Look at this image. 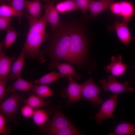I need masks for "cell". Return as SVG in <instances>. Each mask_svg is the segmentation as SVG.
Here are the masks:
<instances>
[{
    "instance_id": "14",
    "label": "cell",
    "mask_w": 135,
    "mask_h": 135,
    "mask_svg": "<svg viewBox=\"0 0 135 135\" xmlns=\"http://www.w3.org/2000/svg\"><path fill=\"white\" fill-rule=\"evenodd\" d=\"M48 67L51 69L53 68H56L59 72L64 77H72L74 79L79 80L81 78L80 75L77 74L73 66L69 64L59 62L56 61H52L49 64Z\"/></svg>"
},
{
    "instance_id": "23",
    "label": "cell",
    "mask_w": 135,
    "mask_h": 135,
    "mask_svg": "<svg viewBox=\"0 0 135 135\" xmlns=\"http://www.w3.org/2000/svg\"><path fill=\"white\" fill-rule=\"evenodd\" d=\"M30 91L32 94L43 98L52 96L54 95L52 90L47 84L34 85Z\"/></svg>"
},
{
    "instance_id": "3",
    "label": "cell",
    "mask_w": 135,
    "mask_h": 135,
    "mask_svg": "<svg viewBox=\"0 0 135 135\" xmlns=\"http://www.w3.org/2000/svg\"><path fill=\"white\" fill-rule=\"evenodd\" d=\"M70 36L67 61L78 64L83 61L87 47L86 37L77 25H68Z\"/></svg>"
},
{
    "instance_id": "35",
    "label": "cell",
    "mask_w": 135,
    "mask_h": 135,
    "mask_svg": "<svg viewBox=\"0 0 135 135\" xmlns=\"http://www.w3.org/2000/svg\"><path fill=\"white\" fill-rule=\"evenodd\" d=\"M110 10L114 15L121 16V11L119 2H114L111 5Z\"/></svg>"
},
{
    "instance_id": "39",
    "label": "cell",
    "mask_w": 135,
    "mask_h": 135,
    "mask_svg": "<svg viewBox=\"0 0 135 135\" xmlns=\"http://www.w3.org/2000/svg\"><path fill=\"white\" fill-rule=\"evenodd\" d=\"M57 0L58 1H61L62 0Z\"/></svg>"
},
{
    "instance_id": "28",
    "label": "cell",
    "mask_w": 135,
    "mask_h": 135,
    "mask_svg": "<svg viewBox=\"0 0 135 135\" xmlns=\"http://www.w3.org/2000/svg\"><path fill=\"white\" fill-rule=\"evenodd\" d=\"M18 36V33L13 27L10 26L7 29L6 35L4 41L6 50L13 44Z\"/></svg>"
},
{
    "instance_id": "11",
    "label": "cell",
    "mask_w": 135,
    "mask_h": 135,
    "mask_svg": "<svg viewBox=\"0 0 135 135\" xmlns=\"http://www.w3.org/2000/svg\"><path fill=\"white\" fill-rule=\"evenodd\" d=\"M56 0H52L44 5L45 12L44 16L47 23L50 24L52 31L56 30L60 25L58 12L54 5Z\"/></svg>"
},
{
    "instance_id": "24",
    "label": "cell",
    "mask_w": 135,
    "mask_h": 135,
    "mask_svg": "<svg viewBox=\"0 0 135 135\" xmlns=\"http://www.w3.org/2000/svg\"><path fill=\"white\" fill-rule=\"evenodd\" d=\"M55 7L58 13L62 14L79 9L74 0H66L57 4Z\"/></svg>"
},
{
    "instance_id": "16",
    "label": "cell",
    "mask_w": 135,
    "mask_h": 135,
    "mask_svg": "<svg viewBox=\"0 0 135 135\" xmlns=\"http://www.w3.org/2000/svg\"><path fill=\"white\" fill-rule=\"evenodd\" d=\"M26 54V52L22 48L19 56L12 66L11 72L8 76L10 80H14L20 77Z\"/></svg>"
},
{
    "instance_id": "37",
    "label": "cell",
    "mask_w": 135,
    "mask_h": 135,
    "mask_svg": "<svg viewBox=\"0 0 135 135\" xmlns=\"http://www.w3.org/2000/svg\"><path fill=\"white\" fill-rule=\"evenodd\" d=\"M46 3H47L50 1V0H43Z\"/></svg>"
},
{
    "instance_id": "31",
    "label": "cell",
    "mask_w": 135,
    "mask_h": 135,
    "mask_svg": "<svg viewBox=\"0 0 135 135\" xmlns=\"http://www.w3.org/2000/svg\"><path fill=\"white\" fill-rule=\"evenodd\" d=\"M94 0H74L78 8L85 14L91 2Z\"/></svg>"
},
{
    "instance_id": "34",
    "label": "cell",
    "mask_w": 135,
    "mask_h": 135,
    "mask_svg": "<svg viewBox=\"0 0 135 135\" xmlns=\"http://www.w3.org/2000/svg\"><path fill=\"white\" fill-rule=\"evenodd\" d=\"M12 20L11 18H6L0 16V31L6 29L11 24Z\"/></svg>"
},
{
    "instance_id": "1",
    "label": "cell",
    "mask_w": 135,
    "mask_h": 135,
    "mask_svg": "<svg viewBox=\"0 0 135 135\" xmlns=\"http://www.w3.org/2000/svg\"><path fill=\"white\" fill-rule=\"evenodd\" d=\"M28 20L30 28L22 48L26 52L28 58L37 60L40 63H43L46 61L44 54L40 48L42 43L49 37L46 32V20L44 16L39 19Z\"/></svg>"
},
{
    "instance_id": "8",
    "label": "cell",
    "mask_w": 135,
    "mask_h": 135,
    "mask_svg": "<svg viewBox=\"0 0 135 135\" xmlns=\"http://www.w3.org/2000/svg\"><path fill=\"white\" fill-rule=\"evenodd\" d=\"M72 124L62 113L59 108L56 110L52 120L43 130L46 132L52 130L61 129L67 127Z\"/></svg>"
},
{
    "instance_id": "2",
    "label": "cell",
    "mask_w": 135,
    "mask_h": 135,
    "mask_svg": "<svg viewBox=\"0 0 135 135\" xmlns=\"http://www.w3.org/2000/svg\"><path fill=\"white\" fill-rule=\"evenodd\" d=\"M52 31L50 43L43 52L48 54L52 60L67 61L70 37L68 25L65 26L60 24L57 29Z\"/></svg>"
},
{
    "instance_id": "19",
    "label": "cell",
    "mask_w": 135,
    "mask_h": 135,
    "mask_svg": "<svg viewBox=\"0 0 135 135\" xmlns=\"http://www.w3.org/2000/svg\"><path fill=\"white\" fill-rule=\"evenodd\" d=\"M120 3L121 16L122 18V22L128 24L131 18L135 14V10L133 4L130 2L122 1Z\"/></svg>"
},
{
    "instance_id": "21",
    "label": "cell",
    "mask_w": 135,
    "mask_h": 135,
    "mask_svg": "<svg viewBox=\"0 0 135 135\" xmlns=\"http://www.w3.org/2000/svg\"><path fill=\"white\" fill-rule=\"evenodd\" d=\"M24 102L26 105L30 106L34 109H36L48 106L50 102L44 98L31 94L24 101Z\"/></svg>"
},
{
    "instance_id": "13",
    "label": "cell",
    "mask_w": 135,
    "mask_h": 135,
    "mask_svg": "<svg viewBox=\"0 0 135 135\" xmlns=\"http://www.w3.org/2000/svg\"><path fill=\"white\" fill-rule=\"evenodd\" d=\"M4 41L0 43V79L7 78L11 69L12 64L16 60L15 57L8 56L6 55L5 52L2 51Z\"/></svg>"
},
{
    "instance_id": "25",
    "label": "cell",
    "mask_w": 135,
    "mask_h": 135,
    "mask_svg": "<svg viewBox=\"0 0 135 135\" xmlns=\"http://www.w3.org/2000/svg\"><path fill=\"white\" fill-rule=\"evenodd\" d=\"M51 135H78L82 134L72 124L66 128L61 129L52 130L46 132Z\"/></svg>"
},
{
    "instance_id": "32",
    "label": "cell",
    "mask_w": 135,
    "mask_h": 135,
    "mask_svg": "<svg viewBox=\"0 0 135 135\" xmlns=\"http://www.w3.org/2000/svg\"><path fill=\"white\" fill-rule=\"evenodd\" d=\"M34 110V109L30 106L26 105L21 109V112L22 116L26 118L32 117Z\"/></svg>"
},
{
    "instance_id": "9",
    "label": "cell",
    "mask_w": 135,
    "mask_h": 135,
    "mask_svg": "<svg viewBox=\"0 0 135 135\" xmlns=\"http://www.w3.org/2000/svg\"><path fill=\"white\" fill-rule=\"evenodd\" d=\"M69 84L65 91L61 92L63 97L67 98L69 104H74L80 100L82 96L80 84L76 82L72 77H69Z\"/></svg>"
},
{
    "instance_id": "15",
    "label": "cell",
    "mask_w": 135,
    "mask_h": 135,
    "mask_svg": "<svg viewBox=\"0 0 135 135\" xmlns=\"http://www.w3.org/2000/svg\"><path fill=\"white\" fill-rule=\"evenodd\" d=\"M26 6L28 12V20H38L42 17L44 5L40 0H26Z\"/></svg>"
},
{
    "instance_id": "22",
    "label": "cell",
    "mask_w": 135,
    "mask_h": 135,
    "mask_svg": "<svg viewBox=\"0 0 135 135\" xmlns=\"http://www.w3.org/2000/svg\"><path fill=\"white\" fill-rule=\"evenodd\" d=\"M62 78H64V76L59 72L53 71L35 80L34 83L37 85L50 84Z\"/></svg>"
},
{
    "instance_id": "27",
    "label": "cell",
    "mask_w": 135,
    "mask_h": 135,
    "mask_svg": "<svg viewBox=\"0 0 135 135\" xmlns=\"http://www.w3.org/2000/svg\"><path fill=\"white\" fill-rule=\"evenodd\" d=\"M10 5L16 13L19 22L20 24L22 11L26 7V0H11Z\"/></svg>"
},
{
    "instance_id": "30",
    "label": "cell",
    "mask_w": 135,
    "mask_h": 135,
    "mask_svg": "<svg viewBox=\"0 0 135 135\" xmlns=\"http://www.w3.org/2000/svg\"><path fill=\"white\" fill-rule=\"evenodd\" d=\"M6 120L4 116L1 113H0V134L7 135L10 132V129L9 126L6 125Z\"/></svg>"
},
{
    "instance_id": "33",
    "label": "cell",
    "mask_w": 135,
    "mask_h": 135,
    "mask_svg": "<svg viewBox=\"0 0 135 135\" xmlns=\"http://www.w3.org/2000/svg\"><path fill=\"white\" fill-rule=\"evenodd\" d=\"M8 80L7 78L0 79V102L3 101L6 97L5 96L6 88Z\"/></svg>"
},
{
    "instance_id": "17",
    "label": "cell",
    "mask_w": 135,
    "mask_h": 135,
    "mask_svg": "<svg viewBox=\"0 0 135 135\" xmlns=\"http://www.w3.org/2000/svg\"><path fill=\"white\" fill-rule=\"evenodd\" d=\"M114 2V0H94L90 3L88 8L90 16L95 18L104 10L109 9Z\"/></svg>"
},
{
    "instance_id": "6",
    "label": "cell",
    "mask_w": 135,
    "mask_h": 135,
    "mask_svg": "<svg viewBox=\"0 0 135 135\" xmlns=\"http://www.w3.org/2000/svg\"><path fill=\"white\" fill-rule=\"evenodd\" d=\"M118 95L117 94H113L111 97L102 103L100 109L94 118L98 125H102L104 120L113 118L114 112L117 104Z\"/></svg>"
},
{
    "instance_id": "10",
    "label": "cell",
    "mask_w": 135,
    "mask_h": 135,
    "mask_svg": "<svg viewBox=\"0 0 135 135\" xmlns=\"http://www.w3.org/2000/svg\"><path fill=\"white\" fill-rule=\"evenodd\" d=\"M107 29L110 32L115 30L119 39L123 44L127 46L132 39L128 25L120 22L118 19L115 22L114 25L108 26Z\"/></svg>"
},
{
    "instance_id": "7",
    "label": "cell",
    "mask_w": 135,
    "mask_h": 135,
    "mask_svg": "<svg viewBox=\"0 0 135 135\" xmlns=\"http://www.w3.org/2000/svg\"><path fill=\"white\" fill-rule=\"evenodd\" d=\"M80 84L82 96L85 99L94 106L102 104V100L98 96L101 90L94 83L92 78Z\"/></svg>"
},
{
    "instance_id": "4",
    "label": "cell",
    "mask_w": 135,
    "mask_h": 135,
    "mask_svg": "<svg viewBox=\"0 0 135 135\" xmlns=\"http://www.w3.org/2000/svg\"><path fill=\"white\" fill-rule=\"evenodd\" d=\"M24 97L23 94H18L16 91L14 92L10 96L0 102V111L5 118L6 123L12 121L15 126H17L16 115L18 112L20 104Z\"/></svg>"
},
{
    "instance_id": "38",
    "label": "cell",
    "mask_w": 135,
    "mask_h": 135,
    "mask_svg": "<svg viewBox=\"0 0 135 135\" xmlns=\"http://www.w3.org/2000/svg\"><path fill=\"white\" fill-rule=\"evenodd\" d=\"M132 67H133V68H135V65L134 66H133Z\"/></svg>"
},
{
    "instance_id": "36",
    "label": "cell",
    "mask_w": 135,
    "mask_h": 135,
    "mask_svg": "<svg viewBox=\"0 0 135 135\" xmlns=\"http://www.w3.org/2000/svg\"><path fill=\"white\" fill-rule=\"evenodd\" d=\"M11 0H0V3L2 4H6L10 5V4Z\"/></svg>"
},
{
    "instance_id": "20",
    "label": "cell",
    "mask_w": 135,
    "mask_h": 135,
    "mask_svg": "<svg viewBox=\"0 0 135 135\" xmlns=\"http://www.w3.org/2000/svg\"><path fill=\"white\" fill-rule=\"evenodd\" d=\"M108 135H135V124H131L124 121L120 122L114 130Z\"/></svg>"
},
{
    "instance_id": "26",
    "label": "cell",
    "mask_w": 135,
    "mask_h": 135,
    "mask_svg": "<svg viewBox=\"0 0 135 135\" xmlns=\"http://www.w3.org/2000/svg\"><path fill=\"white\" fill-rule=\"evenodd\" d=\"M32 117L34 123L38 126H42L48 119V114L43 110L34 111Z\"/></svg>"
},
{
    "instance_id": "12",
    "label": "cell",
    "mask_w": 135,
    "mask_h": 135,
    "mask_svg": "<svg viewBox=\"0 0 135 135\" xmlns=\"http://www.w3.org/2000/svg\"><path fill=\"white\" fill-rule=\"evenodd\" d=\"M122 59L121 55L117 56H112L110 64L106 65L104 69L107 72H110L114 76H119L122 75L126 72L127 67L122 62Z\"/></svg>"
},
{
    "instance_id": "29",
    "label": "cell",
    "mask_w": 135,
    "mask_h": 135,
    "mask_svg": "<svg viewBox=\"0 0 135 135\" xmlns=\"http://www.w3.org/2000/svg\"><path fill=\"white\" fill-rule=\"evenodd\" d=\"M16 16L17 14L13 8L9 5L6 4H2L0 6V16L11 18Z\"/></svg>"
},
{
    "instance_id": "18",
    "label": "cell",
    "mask_w": 135,
    "mask_h": 135,
    "mask_svg": "<svg viewBox=\"0 0 135 135\" xmlns=\"http://www.w3.org/2000/svg\"><path fill=\"white\" fill-rule=\"evenodd\" d=\"M33 85L32 82L26 81L21 77H19L12 86L6 89V96L16 91L27 92L31 90Z\"/></svg>"
},
{
    "instance_id": "5",
    "label": "cell",
    "mask_w": 135,
    "mask_h": 135,
    "mask_svg": "<svg viewBox=\"0 0 135 135\" xmlns=\"http://www.w3.org/2000/svg\"><path fill=\"white\" fill-rule=\"evenodd\" d=\"M99 83L105 92L110 91L113 94L119 95L121 93L126 91L133 92L135 90L134 88L128 86L129 84L128 81L120 83L116 80L112 75H109L107 80L104 79L101 80Z\"/></svg>"
}]
</instances>
